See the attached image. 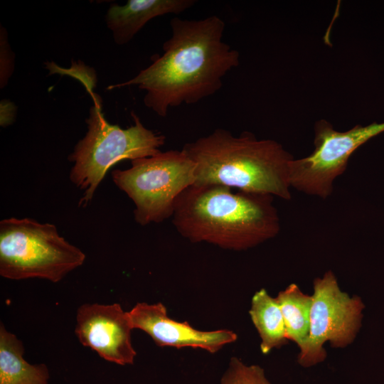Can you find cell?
<instances>
[{"instance_id": "obj_16", "label": "cell", "mask_w": 384, "mask_h": 384, "mask_svg": "<svg viewBox=\"0 0 384 384\" xmlns=\"http://www.w3.org/2000/svg\"><path fill=\"white\" fill-rule=\"evenodd\" d=\"M15 55L12 52L5 28L0 26V87L8 83L14 70Z\"/></svg>"}, {"instance_id": "obj_2", "label": "cell", "mask_w": 384, "mask_h": 384, "mask_svg": "<svg viewBox=\"0 0 384 384\" xmlns=\"http://www.w3.org/2000/svg\"><path fill=\"white\" fill-rule=\"evenodd\" d=\"M218 184H193L174 203L172 223L191 242L246 250L274 237L280 220L274 196Z\"/></svg>"}, {"instance_id": "obj_11", "label": "cell", "mask_w": 384, "mask_h": 384, "mask_svg": "<svg viewBox=\"0 0 384 384\" xmlns=\"http://www.w3.org/2000/svg\"><path fill=\"white\" fill-rule=\"evenodd\" d=\"M195 0H128L120 6L110 4L105 20L114 43L124 45L151 19L167 14H178L192 7Z\"/></svg>"}, {"instance_id": "obj_4", "label": "cell", "mask_w": 384, "mask_h": 384, "mask_svg": "<svg viewBox=\"0 0 384 384\" xmlns=\"http://www.w3.org/2000/svg\"><path fill=\"white\" fill-rule=\"evenodd\" d=\"M93 105L85 122L87 131L68 156L73 165L70 172V181L84 191L79 201L80 207H86L107 171L119 161L153 156L161 151L165 144L164 134L144 126L134 112V124L125 129L110 124L102 112L101 97L89 91Z\"/></svg>"}, {"instance_id": "obj_14", "label": "cell", "mask_w": 384, "mask_h": 384, "mask_svg": "<svg viewBox=\"0 0 384 384\" xmlns=\"http://www.w3.org/2000/svg\"><path fill=\"white\" fill-rule=\"evenodd\" d=\"M275 298L283 316L287 339L302 350L309 334L312 296L303 293L296 284H291Z\"/></svg>"}, {"instance_id": "obj_15", "label": "cell", "mask_w": 384, "mask_h": 384, "mask_svg": "<svg viewBox=\"0 0 384 384\" xmlns=\"http://www.w3.org/2000/svg\"><path fill=\"white\" fill-rule=\"evenodd\" d=\"M220 384H272L265 377L264 369L257 365L247 366L237 357L230 359L220 379Z\"/></svg>"}, {"instance_id": "obj_12", "label": "cell", "mask_w": 384, "mask_h": 384, "mask_svg": "<svg viewBox=\"0 0 384 384\" xmlns=\"http://www.w3.org/2000/svg\"><path fill=\"white\" fill-rule=\"evenodd\" d=\"M21 341L0 325V384H48L50 372L45 363L31 364L23 357Z\"/></svg>"}, {"instance_id": "obj_9", "label": "cell", "mask_w": 384, "mask_h": 384, "mask_svg": "<svg viewBox=\"0 0 384 384\" xmlns=\"http://www.w3.org/2000/svg\"><path fill=\"white\" fill-rule=\"evenodd\" d=\"M132 329L128 311L118 303L84 304L77 310L75 332L79 341L109 362L134 363L137 352L132 344Z\"/></svg>"}, {"instance_id": "obj_13", "label": "cell", "mask_w": 384, "mask_h": 384, "mask_svg": "<svg viewBox=\"0 0 384 384\" xmlns=\"http://www.w3.org/2000/svg\"><path fill=\"white\" fill-rule=\"evenodd\" d=\"M249 314L260 335V350L263 354L287 343L279 305L276 298L272 297L265 289L253 295Z\"/></svg>"}, {"instance_id": "obj_1", "label": "cell", "mask_w": 384, "mask_h": 384, "mask_svg": "<svg viewBox=\"0 0 384 384\" xmlns=\"http://www.w3.org/2000/svg\"><path fill=\"white\" fill-rule=\"evenodd\" d=\"M164 53L130 80L107 90L137 85L144 105L161 117L171 107L194 104L223 86V78L240 63L239 52L223 41L225 22L216 15L201 19L174 17Z\"/></svg>"}, {"instance_id": "obj_6", "label": "cell", "mask_w": 384, "mask_h": 384, "mask_svg": "<svg viewBox=\"0 0 384 384\" xmlns=\"http://www.w3.org/2000/svg\"><path fill=\"white\" fill-rule=\"evenodd\" d=\"M115 185L133 201L141 225L171 218L178 196L196 181L194 162L181 150L160 151L131 161V166L112 172Z\"/></svg>"}, {"instance_id": "obj_17", "label": "cell", "mask_w": 384, "mask_h": 384, "mask_svg": "<svg viewBox=\"0 0 384 384\" xmlns=\"http://www.w3.org/2000/svg\"><path fill=\"white\" fill-rule=\"evenodd\" d=\"M0 124L1 127H6L11 124L16 117V107L14 103L4 99L0 104Z\"/></svg>"}, {"instance_id": "obj_3", "label": "cell", "mask_w": 384, "mask_h": 384, "mask_svg": "<svg viewBox=\"0 0 384 384\" xmlns=\"http://www.w3.org/2000/svg\"><path fill=\"white\" fill-rule=\"evenodd\" d=\"M194 162V184H218L284 200L292 198L289 164L293 156L272 139L250 132L235 136L223 128L183 145Z\"/></svg>"}, {"instance_id": "obj_8", "label": "cell", "mask_w": 384, "mask_h": 384, "mask_svg": "<svg viewBox=\"0 0 384 384\" xmlns=\"http://www.w3.org/2000/svg\"><path fill=\"white\" fill-rule=\"evenodd\" d=\"M365 306L359 297L342 292L331 271L314 281V294L307 341L298 355V363L309 367L324 361V344L343 348L354 340L361 325Z\"/></svg>"}, {"instance_id": "obj_5", "label": "cell", "mask_w": 384, "mask_h": 384, "mask_svg": "<svg viewBox=\"0 0 384 384\" xmlns=\"http://www.w3.org/2000/svg\"><path fill=\"white\" fill-rule=\"evenodd\" d=\"M85 253L60 236L55 225L9 218L0 222V274L58 282L81 266Z\"/></svg>"}, {"instance_id": "obj_7", "label": "cell", "mask_w": 384, "mask_h": 384, "mask_svg": "<svg viewBox=\"0 0 384 384\" xmlns=\"http://www.w3.org/2000/svg\"><path fill=\"white\" fill-rule=\"evenodd\" d=\"M314 131L315 149L308 156L292 160L289 182L300 192L326 199L333 192L335 180L346 170L352 154L383 132L384 122L356 125L346 132H338L322 119L316 123Z\"/></svg>"}, {"instance_id": "obj_10", "label": "cell", "mask_w": 384, "mask_h": 384, "mask_svg": "<svg viewBox=\"0 0 384 384\" xmlns=\"http://www.w3.org/2000/svg\"><path fill=\"white\" fill-rule=\"evenodd\" d=\"M132 329L146 333L159 347L201 348L215 353L225 345L235 342L237 334L228 329L201 331L188 322L171 319L165 306L138 302L128 311Z\"/></svg>"}]
</instances>
